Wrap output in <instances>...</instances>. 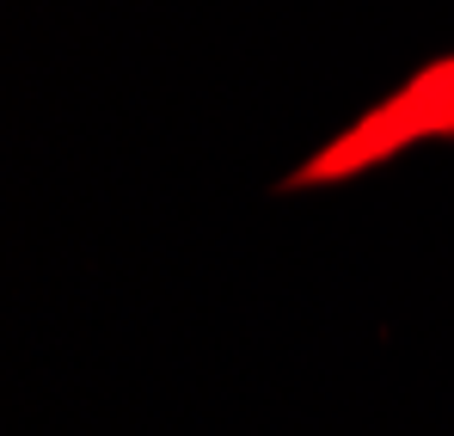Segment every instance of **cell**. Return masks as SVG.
Wrapping results in <instances>:
<instances>
[{"label":"cell","mask_w":454,"mask_h":436,"mask_svg":"<svg viewBox=\"0 0 454 436\" xmlns=\"http://www.w3.org/2000/svg\"><path fill=\"white\" fill-rule=\"evenodd\" d=\"M436 136H454V56L418 68L393 99H380L344 142L325 147V154L307 166L301 185L356 178V172H369L375 160H393V154H405V147H418V142H436Z\"/></svg>","instance_id":"6da1fadb"}]
</instances>
